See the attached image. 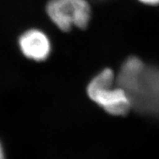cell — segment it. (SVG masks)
Instances as JSON below:
<instances>
[{
  "label": "cell",
  "mask_w": 159,
  "mask_h": 159,
  "mask_svg": "<svg viewBox=\"0 0 159 159\" xmlns=\"http://www.w3.org/2000/svg\"><path fill=\"white\" fill-rule=\"evenodd\" d=\"M116 79L129 95L133 109L143 115L159 116V66L146 64L138 57H129Z\"/></svg>",
  "instance_id": "obj_1"
},
{
  "label": "cell",
  "mask_w": 159,
  "mask_h": 159,
  "mask_svg": "<svg viewBox=\"0 0 159 159\" xmlns=\"http://www.w3.org/2000/svg\"><path fill=\"white\" fill-rule=\"evenodd\" d=\"M139 1L147 5H159V0H139Z\"/></svg>",
  "instance_id": "obj_5"
},
{
  "label": "cell",
  "mask_w": 159,
  "mask_h": 159,
  "mask_svg": "<svg viewBox=\"0 0 159 159\" xmlns=\"http://www.w3.org/2000/svg\"><path fill=\"white\" fill-rule=\"evenodd\" d=\"M0 159H5L3 149H2V145H1V144H0Z\"/></svg>",
  "instance_id": "obj_6"
},
{
  "label": "cell",
  "mask_w": 159,
  "mask_h": 159,
  "mask_svg": "<svg viewBox=\"0 0 159 159\" xmlns=\"http://www.w3.org/2000/svg\"><path fill=\"white\" fill-rule=\"evenodd\" d=\"M89 98L110 115H127L133 108L129 95L116 83L114 72L106 68L98 73L87 86Z\"/></svg>",
  "instance_id": "obj_2"
},
{
  "label": "cell",
  "mask_w": 159,
  "mask_h": 159,
  "mask_svg": "<svg viewBox=\"0 0 159 159\" xmlns=\"http://www.w3.org/2000/svg\"><path fill=\"white\" fill-rule=\"evenodd\" d=\"M19 45L24 56L36 61L47 59L51 52L48 36L43 31L36 28L23 33L19 39Z\"/></svg>",
  "instance_id": "obj_4"
},
{
  "label": "cell",
  "mask_w": 159,
  "mask_h": 159,
  "mask_svg": "<svg viewBox=\"0 0 159 159\" xmlns=\"http://www.w3.org/2000/svg\"><path fill=\"white\" fill-rule=\"evenodd\" d=\"M46 12L53 24L65 32L70 31L73 27L86 28L91 18L87 0H49Z\"/></svg>",
  "instance_id": "obj_3"
}]
</instances>
